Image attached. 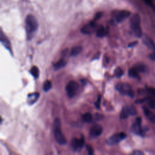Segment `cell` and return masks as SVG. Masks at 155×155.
<instances>
[{
	"mask_svg": "<svg viewBox=\"0 0 155 155\" xmlns=\"http://www.w3.org/2000/svg\"><path fill=\"white\" fill-rule=\"evenodd\" d=\"M51 81H48V80L44 82V85H43V90H44V91L47 92L48 90H50L51 89Z\"/></svg>",
	"mask_w": 155,
	"mask_h": 155,
	"instance_id": "obj_25",
	"label": "cell"
},
{
	"mask_svg": "<svg viewBox=\"0 0 155 155\" xmlns=\"http://www.w3.org/2000/svg\"><path fill=\"white\" fill-rule=\"evenodd\" d=\"M132 154H134V155H143V153L140 150H135L132 153Z\"/></svg>",
	"mask_w": 155,
	"mask_h": 155,
	"instance_id": "obj_32",
	"label": "cell"
},
{
	"mask_svg": "<svg viewBox=\"0 0 155 155\" xmlns=\"http://www.w3.org/2000/svg\"><path fill=\"white\" fill-rule=\"evenodd\" d=\"M132 131L134 133L137 135H143V132L141 128V118L138 117L136 119L132 125Z\"/></svg>",
	"mask_w": 155,
	"mask_h": 155,
	"instance_id": "obj_9",
	"label": "cell"
},
{
	"mask_svg": "<svg viewBox=\"0 0 155 155\" xmlns=\"http://www.w3.org/2000/svg\"><path fill=\"white\" fill-rule=\"evenodd\" d=\"M86 148H87V151H88V154H91H91H94V150H93L92 147H91L90 145H87Z\"/></svg>",
	"mask_w": 155,
	"mask_h": 155,
	"instance_id": "obj_28",
	"label": "cell"
},
{
	"mask_svg": "<svg viewBox=\"0 0 155 155\" xmlns=\"http://www.w3.org/2000/svg\"><path fill=\"white\" fill-rule=\"evenodd\" d=\"M142 42L144 45H145L148 48L155 51V45L153 41L148 37H144L142 39Z\"/></svg>",
	"mask_w": 155,
	"mask_h": 155,
	"instance_id": "obj_11",
	"label": "cell"
},
{
	"mask_svg": "<svg viewBox=\"0 0 155 155\" xmlns=\"http://www.w3.org/2000/svg\"><path fill=\"white\" fill-rule=\"evenodd\" d=\"M126 136H127L126 134L123 132L119 133L117 134H115L113 135L112 136H111L107 140V143L110 145H115L116 143H118L119 142H120L123 139H124L126 137Z\"/></svg>",
	"mask_w": 155,
	"mask_h": 155,
	"instance_id": "obj_7",
	"label": "cell"
},
{
	"mask_svg": "<svg viewBox=\"0 0 155 155\" xmlns=\"http://www.w3.org/2000/svg\"><path fill=\"white\" fill-rule=\"evenodd\" d=\"M78 88H79V85L76 81H70L67 85L65 88L68 96L70 98L74 97L77 93Z\"/></svg>",
	"mask_w": 155,
	"mask_h": 155,
	"instance_id": "obj_6",
	"label": "cell"
},
{
	"mask_svg": "<svg viewBox=\"0 0 155 155\" xmlns=\"http://www.w3.org/2000/svg\"><path fill=\"white\" fill-rule=\"evenodd\" d=\"M101 96H99L98 97H97V99L95 103V105H96V107L97 108H99V106H100V103H101Z\"/></svg>",
	"mask_w": 155,
	"mask_h": 155,
	"instance_id": "obj_31",
	"label": "cell"
},
{
	"mask_svg": "<svg viewBox=\"0 0 155 155\" xmlns=\"http://www.w3.org/2000/svg\"><path fill=\"white\" fill-rule=\"evenodd\" d=\"M30 72L31 73V74L36 79H37L39 75V69L36 66H33L31 67V68L30 70Z\"/></svg>",
	"mask_w": 155,
	"mask_h": 155,
	"instance_id": "obj_22",
	"label": "cell"
},
{
	"mask_svg": "<svg viewBox=\"0 0 155 155\" xmlns=\"http://www.w3.org/2000/svg\"><path fill=\"white\" fill-rule=\"evenodd\" d=\"M139 73H145L148 70L147 67L142 63H137L133 67Z\"/></svg>",
	"mask_w": 155,
	"mask_h": 155,
	"instance_id": "obj_16",
	"label": "cell"
},
{
	"mask_svg": "<svg viewBox=\"0 0 155 155\" xmlns=\"http://www.w3.org/2000/svg\"><path fill=\"white\" fill-rule=\"evenodd\" d=\"M130 12L125 10L116 11L113 15V21L116 23H120L130 16Z\"/></svg>",
	"mask_w": 155,
	"mask_h": 155,
	"instance_id": "obj_5",
	"label": "cell"
},
{
	"mask_svg": "<svg viewBox=\"0 0 155 155\" xmlns=\"http://www.w3.org/2000/svg\"><path fill=\"white\" fill-rule=\"evenodd\" d=\"M149 56L151 59L155 60V51H154V52H153Z\"/></svg>",
	"mask_w": 155,
	"mask_h": 155,
	"instance_id": "obj_35",
	"label": "cell"
},
{
	"mask_svg": "<svg viewBox=\"0 0 155 155\" xmlns=\"http://www.w3.org/2000/svg\"><path fill=\"white\" fill-rule=\"evenodd\" d=\"M82 50V47L79 45H77L75 47H73L70 51V56H76L78 55Z\"/></svg>",
	"mask_w": 155,
	"mask_h": 155,
	"instance_id": "obj_17",
	"label": "cell"
},
{
	"mask_svg": "<svg viewBox=\"0 0 155 155\" xmlns=\"http://www.w3.org/2000/svg\"><path fill=\"white\" fill-rule=\"evenodd\" d=\"M128 116H135L137 114L136 110L135 107L133 105H127L123 108Z\"/></svg>",
	"mask_w": 155,
	"mask_h": 155,
	"instance_id": "obj_13",
	"label": "cell"
},
{
	"mask_svg": "<svg viewBox=\"0 0 155 155\" xmlns=\"http://www.w3.org/2000/svg\"><path fill=\"white\" fill-rule=\"evenodd\" d=\"M85 144V140H84V138L83 136H81V137L79 139V148H81Z\"/></svg>",
	"mask_w": 155,
	"mask_h": 155,
	"instance_id": "obj_29",
	"label": "cell"
},
{
	"mask_svg": "<svg viewBox=\"0 0 155 155\" xmlns=\"http://www.w3.org/2000/svg\"><path fill=\"white\" fill-rule=\"evenodd\" d=\"M25 29L28 38H31L33 33L38 28V22L36 18L32 15H28L25 18Z\"/></svg>",
	"mask_w": 155,
	"mask_h": 155,
	"instance_id": "obj_1",
	"label": "cell"
},
{
	"mask_svg": "<svg viewBox=\"0 0 155 155\" xmlns=\"http://www.w3.org/2000/svg\"><path fill=\"white\" fill-rule=\"evenodd\" d=\"M130 27L134 35L137 38L142 36V31L140 27V18L138 14H134L130 19Z\"/></svg>",
	"mask_w": 155,
	"mask_h": 155,
	"instance_id": "obj_3",
	"label": "cell"
},
{
	"mask_svg": "<svg viewBox=\"0 0 155 155\" xmlns=\"http://www.w3.org/2000/svg\"><path fill=\"white\" fill-rule=\"evenodd\" d=\"M114 76L117 78H120L121 76H123L124 74V71L122 70V68H120V67H117L116 68L115 70H114Z\"/></svg>",
	"mask_w": 155,
	"mask_h": 155,
	"instance_id": "obj_26",
	"label": "cell"
},
{
	"mask_svg": "<svg viewBox=\"0 0 155 155\" xmlns=\"http://www.w3.org/2000/svg\"><path fill=\"white\" fill-rule=\"evenodd\" d=\"M145 102L148 104V106L153 109L155 108V100L151 97H148L145 98Z\"/></svg>",
	"mask_w": 155,
	"mask_h": 155,
	"instance_id": "obj_21",
	"label": "cell"
},
{
	"mask_svg": "<svg viewBox=\"0 0 155 155\" xmlns=\"http://www.w3.org/2000/svg\"><path fill=\"white\" fill-rule=\"evenodd\" d=\"M128 117V114L126 113V112H125V111L124 110V109L122 108V111H121V112H120V119H127Z\"/></svg>",
	"mask_w": 155,
	"mask_h": 155,
	"instance_id": "obj_27",
	"label": "cell"
},
{
	"mask_svg": "<svg viewBox=\"0 0 155 155\" xmlns=\"http://www.w3.org/2000/svg\"><path fill=\"white\" fill-rule=\"evenodd\" d=\"M82 119L85 122H90L92 120V115L90 113H86L82 115Z\"/></svg>",
	"mask_w": 155,
	"mask_h": 155,
	"instance_id": "obj_24",
	"label": "cell"
},
{
	"mask_svg": "<svg viewBox=\"0 0 155 155\" xmlns=\"http://www.w3.org/2000/svg\"><path fill=\"white\" fill-rule=\"evenodd\" d=\"M101 16H102V13H97V14L96 15V16H95L94 20H95V21H96V20H97L98 19H99V18L101 17Z\"/></svg>",
	"mask_w": 155,
	"mask_h": 155,
	"instance_id": "obj_34",
	"label": "cell"
},
{
	"mask_svg": "<svg viewBox=\"0 0 155 155\" xmlns=\"http://www.w3.org/2000/svg\"><path fill=\"white\" fill-rule=\"evenodd\" d=\"M66 64H67V61H65L64 59H61L54 64V65H53L54 68L55 70H59V69L64 67L66 65Z\"/></svg>",
	"mask_w": 155,
	"mask_h": 155,
	"instance_id": "obj_18",
	"label": "cell"
},
{
	"mask_svg": "<svg viewBox=\"0 0 155 155\" xmlns=\"http://www.w3.org/2000/svg\"><path fill=\"white\" fill-rule=\"evenodd\" d=\"M1 42L4 44V45L8 49H9L10 48V42L8 40V39L6 38V36L5 35H3V33L1 32Z\"/></svg>",
	"mask_w": 155,
	"mask_h": 155,
	"instance_id": "obj_19",
	"label": "cell"
},
{
	"mask_svg": "<svg viewBox=\"0 0 155 155\" xmlns=\"http://www.w3.org/2000/svg\"><path fill=\"white\" fill-rule=\"evenodd\" d=\"M143 112H144V114L146 116V117L151 122H152L153 123H155V115H154V114L146 107H143Z\"/></svg>",
	"mask_w": 155,
	"mask_h": 155,
	"instance_id": "obj_14",
	"label": "cell"
},
{
	"mask_svg": "<svg viewBox=\"0 0 155 155\" xmlns=\"http://www.w3.org/2000/svg\"><path fill=\"white\" fill-rule=\"evenodd\" d=\"M108 29L107 27L103 26L99 27L96 30V36L99 38H102L106 36L108 33Z\"/></svg>",
	"mask_w": 155,
	"mask_h": 155,
	"instance_id": "obj_12",
	"label": "cell"
},
{
	"mask_svg": "<svg viewBox=\"0 0 155 155\" xmlns=\"http://www.w3.org/2000/svg\"><path fill=\"white\" fill-rule=\"evenodd\" d=\"M61 123L60 120L56 118L53 124V130H54V136L56 141L60 145H65L67 143V139L61 131Z\"/></svg>",
	"mask_w": 155,
	"mask_h": 155,
	"instance_id": "obj_2",
	"label": "cell"
},
{
	"mask_svg": "<svg viewBox=\"0 0 155 155\" xmlns=\"http://www.w3.org/2000/svg\"><path fill=\"white\" fill-rule=\"evenodd\" d=\"M116 89L121 94L133 97L134 93L131 86L126 83H119L116 85Z\"/></svg>",
	"mask_w": 155,
	"mask_h": 155,
	"instance_id": "obj_4",
	"label": "cell"
},
{
	"mask_svg": "<svg viewBox=\"0 0 155 155\" xmlns=\"http://www.w3.org/2000/svg\"><path fill=\"white\" fill-rule=\"evenodd\" d=\"M137 41H134V42H131L130 44H129L128 47H133L135 46L136 45H137Z\"/></svg>",
	"mask_w": 155,
	"mask_h": 155,
	"instance_id": "obj_33",
	"label": "cell"
},
{
	"mask_svg": "<svg viewBox=\"0 0 155 155\" xmlns=\"http://www.w3.org/2000/svg\"><path fill=\"white\" fill-rule=\"evenodd\" d=\"M96 24L94 21H91L88 24L85 25L81 29V32L85 35H90L96 29ZM97 30V29H96Z\"/></svg>",
	"mask_w": 155,
	"mask_h": 155,
	"instance_id": "obj_8",
	"label": "cell"
},
{
	"mask_svg": "<svg viewBox=\"0 0 155 155\" xmlns=\"http://www.w3.org/2000/svg\"><path fill=\"white\" fill-rule=\"evenodd\" d=\"M102 133V127L100 125H94L90 131V135L91 137H96L101 134Z\"/></svg>",
	"mask_w": 155,
	"mask_h": 155,
	"instance_id": "obj_10",
	"label": "cell"
},
{
	"mask_svg": "<svg viewBox=\"0 0 155 155\" xmlns=\"http://www.w3.org/2000/svg\"><path fill=\"white\" fill-rule=\"evenodd\" d=\"M138 73L139 72L134 67L130 68L128 70V75H129V76L131 77V78H133L138 79L139 78Z\"/></svg>",
	"mask_w": 155,
	"mask_h": 155,
	"instance_id": "obj_20",
	"label": "cell"
},
{
	"mask_svg": "<svg viewBox=\"0 0 155 155\" xmlns=\"http://www.w3.org/2000/svg\"><path fill=\"white\" fill-rule=\"evenodd\" d=\"M147 91L152 96L155 97V88H147Z\"/></svg>",
	"mask_w": 155,
	"mask_h": 155,
	"instance_id": "obj_30",
	"label": "cell"
},
{
	"mask_svg": "<svg viewBox=\"0 0 155 155\" xmlns=\"http://www.w3.org/2000/svg\"><path fill=\"white\" fill-rule=\"evenodd\" d=\"M39 96V94L38 93H33L29 94L27 97V101L28 104L31 105L34 104L38 100Z\"/></svg>",
	"mask_w": 155,
	"mask_h": 155,
	"instance_id": "obj_15",
	"label": "cell"
},
{
	"mask_svg": "<svg viewBox=\"0 0 155 155\" xmlns=\"http://www.w3.org/2000/svg\"><path fill=\"white\" fill-rule=\"evenodd\" d=\"M71 147L73 148V149L74 150V151H76L78 149L80 148L79 145V139H78L76 138H73L71 140Z\"/></svg>",
	"mask_w": 155,
	"mask_h": 155,
	"instance_id": "obj_23",
	"label": "cell"
}]
</instances>
